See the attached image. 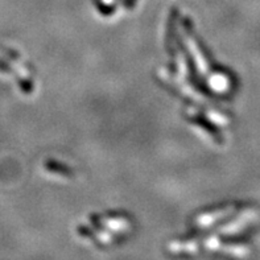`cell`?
Instances as JSON below:
<instances>
[{
	"instance_id": "6da1fadb",
	"label": "cell",
	"mask_w": 260,
	"mask_h": 260,
	"mask_svg": "<svg viewBox=\"0 0 260 260\" xmlns=\"http://www.w3.org/2000/svg\"><path fill=\"white\" fill-rule=\"evenodd\" d=\"M188 44L189 46L191 48V52L194 53L193 56H194L196 61H197L198 63V68H200V70H201L202 73H206L208 72V65H206V62H205L204 57L201 56V52H200V49H196V45H194V41H193V39H191L190 36H188Z\"/></svg>"
}]
</instances>
